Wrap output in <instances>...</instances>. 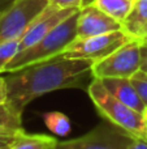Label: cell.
I'll list each match as a JSON object with an SVG mask.
<instances>
[{"instance_id":"cell-15","label":"cell","mask_w":147,"mask_h":149,"mask_svg":"<svg viewBox=\"0 0 147 149\" xmlns=\"http://www.w3.org/2000/svg\"><path fill=\"white\" fill-rule=\"evenodd\" d=\"M44 123L47 128L55 135L59 136H67L70 131V120L65 114L57 113V111H51L43 115Z\"/></svg>"},{"instance_id":"cell-1","label":"cell","mask_w":147,"mask_h":149,"mask_svg":"<svg viewBox=\"0 0 147 149\" xmlns=\"http://www.w3.org/2000/svg\"><path fill=\"white\" fill-rule=\"evenodd\" d=\"M93 60L56 56L21 70L8 72L7 102L22 113L35 98L60 89H83L87 92L93 76Z\"/></svg>"},{"instance_id":"cell-9","label":"cell","mask_w":147,"mask_h":149,"mask_svg":"<svg viewBox=\"0 0 147 149\" xmlns=\"http://www.w3.org/2000/svg\"><path fill=\"white\" fill-rule=\"evenodd\" d=\"M122 24L104 13L95 4L82 7L78 13L77 38L99 36L111 31L122 30Z\"/></svg>"},{"instance_id":"cell-17","label":"cell","mask_w":147,"mask_h":149,"mask_svg":"<svg viewBox=\"0 0 147 149\" xmlns=\"http://www.w3.org/2000/svg\"><path fill=\"white\" fill-rule=\"evenodd\" d=\"M130 80H132L137 93L139 94L141 100L143 101V103L147 107V73L139 70L130 77Z\"/></svg>"},{"instance_id":"cell-23","label":"cell","mask_w":147,"mask_h":149,"mask_svg":"<svg viewBox=\"0 0 147 149\" xmlns=\"http://www.w3.org/2000/svg\"><path fill=\"white\" fill-rule=\"evenodd\" d=\"M141 41H145L147 42V25H146V28H145V30H143V33H142V36H141Z\"/></svg>"},{"instance_id":"cell-12","label":"cell","mask_w":147,"mask_h":149,"mask_svg":"<svg viewBox=\"0 0 147 149\" xmlns=\"http://www.w3.org/2000/svg\"><path fill=\"white\" fill-rule=\"evenodd\" d=\"M147 25V0H133L130 13L122 22V28L133 38H141Z\"/></svg>"},{"instance_id":"cell-4","label":"cell","mask_w":147,"mask_h":149,"mask_svg":"<svg viewBox=\"0 0 147 149\" xmlns=\"http://www.w3.org/2000/svg\"><path fill=\"white\" fill-rule=\"evenodd\" d=\"M132 39L133 37L128 34L124 29L86 38H76L59 56L98 62L111 55L113 51H116L122 45Z\"/></svg>"},{"instance_id":"cell-10","label":"cell","mask_w":147,"mask_h":149,"mask_svg":"<svg viewBox=\"0 0 147 149\" xmlns=\"http://www.w3.org/2000/svg\"><path fill=\"white\" fill-rule=\"evenodd\" d=\"M23 134L22 113L8 102L0 103V149H12Z\"/></svg>"},{"instance_id":"cell-24","label":"cell","mask_w":147,"mask_h":149,"mask_svg":"<svg viewBox=\"0 0 147 149\" xmlns=\"http://www.w3.org/2000/svg\"><path fill=\"white\" fill-rule=\"evenodd\" d=\"M94 1H95V0H82V7H86V5L93 4ZM82 7H81V8H82Z\"/></svg>"},{"instance_id":"cell-13","label":"cell","mask_w":147,"mask_h":149,"mask_svg":"<svg viewBox=\"0 0 147 149\" xmlns=\"http://www.w3.org/2000/svg\"><path fill=\"white\" fill-rule=\"evenodd\" d=\"M93 4H95L104 13L122 24L130 13L133 1L130 0H95Z\"/></svg>"},{"instance_id":"cell-6","label":"cell","mask_w":147,"mask_h":149,"mask_svg":"<svg viewBox=\"0 0 147 149\" xmlns=\"http://www.w3.org/2000/svg\"><path fill=\"white\" fill-rule=\"evenodd\" d=\"M47 5V0H14L0 12V42L21 38Z\"/></svg>"},{"instance_id":"cell-22","label":"cell","mask_w":147,"mask_h":149,"mask_svg":"<svg viewBox=\"0 0 147 149\" xmlns=\"http://www.w3.org/2000/svg\"><path fill=\"white\" fill-rule=\"evenodd\" d=\"M13 1H14V0H0V12H1L3 9H5L7 7H9Z\"/></svg>"},{"instance_id":"cell-18","label":"cell","mask_w":147,"mask_h":149,"mask_svg":"<svg viewBox=\"0 0 147 149\" xmlns=\"http://www.w3.org/2000/svg\"><path fill=\"white\" fill-rule=\"evenodd\" d=\"M47 1H48V4L59 7V8L81 9V7H82V0H47Z\"/></svg>"},{"instance_id":"cell-8","label":"cell","mask_w":147,"mask_h":149,"mask_svg":"<svg viewBox=\"0 0 147 149\" xmlns=\"http://www.w3.org/2000/svg\"><path fill=\"white\" fill-rule=\"evenodd\" d=\"M76 10L78 9H74V8H59V7L48 4L34 18L33 22L25 30V33L21 36L20 51L33 46L38 41H41L55 26H57L61 21H64L67 17H69Z\"/></svg>"},{"instance_id":"cell-26","label":"cell","mask_w":147,"mask_h":149,"mask_svg":"<svg viewBox=\"0 0 147 149\" xmlns=\"http://www.w3.org/2000/svg\"><path fill=\"white\" fill-rule=\"evenodd\" d=\"M130 1H133V0H130Z\"/></svg>"},{"instance_id":"cell-16","label":"cell","mask_w":147,"mask_h":149,"mask_svg":"<svg viewBox=\"0 0 147 149\" xmlns=\"http://www.w3.org/2000/svg\"><path fill=\"white\" fill-rule=\"evenodd\" d=\"M20 51V38L0 42V73L5 72L7 65Z\"/></svg>"},{"instance_id":"cell-5","label":"cell","mask_w":147,"mask_h":149,"mask_svg":"<svg viewBox=\"0 0 147 149\" xmlns=\"http://www.w3.org/2000/svg\"><path fill=\"white\" fill-rule=\"evenodd\" d=\"M141 70V39L133 38L104 59L94 62V79L130 77Z\"/></svg>"},{"instance_id":"cell-7","label":"cell","mask_w":147,"mask_h":149,"mask_svg":"<svg viewBox=\"0 0 147 149\" xmlns=\"http://www.w3.org/2000/svg\"><path fill=\"white\" fill-rule=\"evenodd\" d=\"M132 137L125 131L106 122L81 137L59 141L56 149H126Z\"/></svg>"},{"instance_id":"cell-20","label":"cell","mask_w":147,"mask_h":149,"mask_svg":"<svg viewBox=\"0 0 147 149\" xmlns=\"http://www.w3.org/2000/svg\"><path fill=\"white\" fill-rule=\"evenodd\" d=\"M126 149H147V141L137 137H132Z\"/></svg>"},{"instance_id":"cell-14","label":"cell","mask_w":147,"mask_h":149,"mask_svg":"<svg viewBox=\"0 0 147 149\" xmlns=\"http://www.w3.org/2000/svg\"><path fill=\"white\" fill-rule=\"evenodd\" d=\"M57 140L46 135H27L25 134L18 139L12 149H56Z\"/></svg>"},{"instance_id":"cell-19","label":"cell","mask_w":147,"mask_h":149,"mask_svg":"<svg viewBox=\"0 0 147 149\" xmlns=\"http://www.w3.org/2000/svg\"><path fill=\"white\" fill-rule=\"evenodd\" d=\"M141 71L147 73V42L141 41Z\"/></svg>"},{"instance_id":"cell-25","label":"cell","mask_w":147,"mask_h":149,"mask_svg":"<svg viewBox=\"0 0 147 149\" xmlns=\"http://www.w3.org/2000/svg\"><path fill=\"white\" fill-rule=\"evenodd\" d=\"M145 115H146V118H147V107H146V111H145Z\"/></svg>"},{"instance_id":"cell-3","label":"cell","mask_w":147,"mask_h":149,"mask_svg":"<svg viewBox=\"0 0 147 149\" xmlns=\"http://www.w3.org/2000/svg\"><path fill=\"white\" fill-rule=\"evenodd\" d=\"M80 9L67 17L64 21L55 26L47 36H44L35 45L17 52L12 62L7 65L5 72L21 70L26 65L41 63L56 58L77 38V21Z\"/></svg>"},{"instance_id":"cell-2","label":"cell","mask_w":147,"mask_h":149,"mask_svg":"<svg viewBox=\"0 0 147 149\" xmlns=\"http://www.w3.org/2000/svg\"><path fill=\"white\" fill-rule=\"evenodd\" d=\"M87 93L98 113L117 128L130 136L147 141V118L143 113L132 109L107 90L100 79L91 81Z\"/></svg>"},{"instance_id":"cell-11","label":"cell","mask_w":147,"mask_h":149,"mask_svg":"<svg viewBox=\"0 0 147 149\" xmlns=\"http://www.w3.org/2000/svg\"><path fill=\"white\" fill-rule=\"evenodd\" d=\"M100 80L104 84V86L107 88V90L112 95H115L117 100H120L121 102L130 106L134 110L145 114L146 105L141 100L139 94L137 93L130 79L128 77H106V79Z\"/></svg>"},{"instance_id":"cell-21","label":"cell","mask_w":147,"mask_h":149,"mask_svg":"<svg viewBox=\"0 0 147 149\" xmlns=\"http://www.w3.org/2000/svg\"><path fill=\"white\" fill-rule=\"evenodd\" d=\"M8 101V88L5 77L0 76V103H4Z\"/></svg>"}]
</instances>
